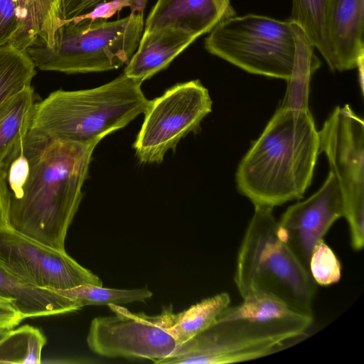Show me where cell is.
Here are the masks:
<instances>
[{
    "label": "cell",
    "mask_w": 364,
    "mask_h": 364,
    "mask_svg": "<svg viewBox=\"0 0 364 364\" xmlns=\"http://www.w3.org/2000/svg\"><path fill=\"white\" fill-rule=\"evenodd\" d=\"M96 146L51 140L28 128L0 165L9 200L8 226L65 250Z\"/></svg>",
    "instance_id": "6da1fadb"
},
{
    "label": "cell",
    "mask_w": 364,
    "mask_h": 364,
    "mask_svg": "<svg viewBox=\"0 0 364 364\" xmlns=\"http://www.w3.org/2000/svg\"><path fill=\"white\" fill-rule=\"evenodd\" d=\"M320 154L309 107L281 105L241 160L238 191L255 206L273 208L303 198Z\"/></svg>",
    "instance_id": "7a4b0ae2"
},
{
    "label": "cell",
    "mask_w": 364,
    "mask_h": 364,
    "mask_svg": "<svg viewBox=\"0 0 364 364\" xmlns=\"http://www.w3.org/2000/svg\"><path fill=\"white\" fill-rule=\"evenodd\" d=\"M141 84L124 73L101 86L58 90L35 103L28 129L51 140L95 144L144 113Z\"/></svg>",
    "instance_id": "3957f363"
},
{
    "label": "cell",
    "mask_w": 364,
    "mask_h": 364,
    "mask_svg": "<svg viewBox=\"0 0 364 364\" xmlns=\"http://www.w3.org/2000/svg\"><path fill=\"white\" fill-rule=\"evenodd\" d=\"M234 282L242 298L265 291L301 313L313 315L316 284L279 237L273 208L255 207L238 250Z\"/></svg>",
    "instance_id": "277c9868"
},
{
    "label": "cell",
    "mask_w": 364,
    "mask_h": 364,
    "mask_svg": "<svg viewBox=\"0 0 364 364\" xmlns=\"http://www.w3.org/2000/svg\"><path fill=\"white\" fill-rule=\"evenodd\" d=\"M144 29V14L119 20L64 21L54 44L33 42L25 51L36 68L67 74L102 72L127 65Z\"/></svg>",
    "instance_id": "5b68a950"
},
{
    "label": "cell",
    "mask_w": 364,
    "mask_h": 364,
    "mask_svg": "<svg viewBox=\"0 0 364 364\" xmlns=\"http://www.w3.org/2000/svg\"><path fill=\"white\" fill-rule=\"evenodd\" d=\"M206 50L252 74L291 80L296 73L291 23L247 14L230 17L205 38Z\"/></svg>",
    "instance_id": "8992f818"
},
{
    "label": "cell",
    "mask_w": 364,
    "mask_h": 364,
    "mask_svg": "<svg viewBox=\"0 0 364 364\" xmlns=\"http://www.w3.org/2000/svg\"><path fill=\"white\" fill-rule=\"evenodd\" d=\"M312 326L216 320L201 333L177 346L157 364H225L255 360L301 341L308 336Z\"/></svg>",
    "instance_id": "52a82bcc"
},
{
    "label": "cell",
    "mask_w": 364,
    "mask_h": 364,
    "mask_svg": "<svg viewBox=\"0 0 364 364\" xmlns=\"http://www.w3.org/2000/svg\"><path fill=\"white\" fill-rule=\"evenodd\" d=\"M343 200L344 215L355 251L364 245V122L348 105L336 107L318 131Z\"/></svg>",
    "instance_id": "ba28073f"
},
{
    "label": "cell",
    "mask_w": 364,
    "mask_h": 364,
    "mask_svg": "<svg viewBox=\"0 0 364 364\" xmlns=\"http://www.w3.org/2000/svg\"><path fill=\"white\" fill-rule=\"evenodd\" d=\"M212 111L208 90L199 80L178 83L149 100L141 129L133 144L141 164H160L181 139L196 132Z\"/></svg>",
    "instance_id": "9c48e42d"
},
{
    "label": "cell",
    "mask_w": 364,
    "mask_h": 364,
    "mask_svg": "<svg viewBox=\"0 0 364 364\" xmlns=\"http://www.w3.org/2000/svg\"><path fill=\"white\" fill-rule=\"evenodd\" d=\"M108 306L114 315L95 317L90 325L86 341L95 353L157 363L176 348V342L170 333L174 316L171 306L154 316L133 313L117 304Z\"/></svg>",
    "instance_id": "30bf717a"
},
{
    "label": "cell",
    "mask_w": 364,
    "mask_h": 364,
    "mask_svg": "<svg viewBox=\"0 0 364 364\" xmlns=\"http://www.w3.org/2000/svg\"><path fill=\"white\" fill-rule=\"evenodd\" d=\"M0 264L26 282L52 290L82 285L102 286L97 275L78 264L65 250L38 242L0 225Z\"/></svg>",
    "instance_id": "8fae6325"
},
{
    "label": "cell",
    "mask_w": 364,
    "mask_h": 364,
    "mask_svg": "<svg viewBox=\"0 0 364 364\" xmlns=\"http://www.w3.org/2000/svg\"><path fill=\"white\" fill-rule=\"evenodd\" d=\"M344 215L342 193L329 171L321 187L306 200L289 206L278 223V233L309 271L314 245Z\"/></svg>",
    "instance_id": "7c38bea8"
},
{
    "label": "cell",
    "mask_w": 364,
    "mask_h": 364,
    "mask_svg": "<svg viewBox=\"0 0 364 364\" xmlns=\"http://www.w3.org/2000/svg\"><path fill=\"white\" fill-rule=\"evenodd\" d=\"M234 16L230 0H158L144 29L174 28L198 38Z\"/></svg>",
    "instance_id": "4fadbf2b"
},
{
    "label": "cell",
    "mask_w": 364,
    "mask_h": 364,
    "mask_svg": "<svg viewBox=\"0 0 364 364\" xmlns=\"http://www.w3.org/2000/svg\"><path fill=\"white\" fill-rule=\"evenodd\" d=\"M364 0H332L328 16V36L334 71L357 68L364 60Z\"/></svg>",
    "instance_id": "5bb4252c"
},
{
    "label": "cell",
    "mask_w": 364,
    "mask_h": 364,
    "mask_svg": "<svg viewBox=\"0 0 364 364\" xmlns=\"http://www.w3.org/2000/svg\"><path fill=\"white\" fill-rule=\"evenodd\" d=\"M196 37L174 28L144 29L124 74L139 83L165 69Z\"/></svg>",
    "instance_id": "9a60e30c"
},
{
    "label": "cell",
    "mask_w": 364,
    "mask_h": 364,
    "mask_svg": "<svg viewBox=\"0 0 364 364\" xmlns=\"http://www.w3.org/2000/svg\"><path fill=\"white\" fill-rule=\"evenodd\" d=\"M0 298L9 301L24 318L64 314L81 309L58 291L33 286L0 264Z\"/></svg>",
    "instance_id": "2e32d148"
},
{
    "label": "cell",
    "mask_w": 364,
    "mask_h": 364,
    "mask_svg": "<svg viewBox=\"0 0 364 364\" xmlns=\"http://www.w3.org/2000/svg\"><path fill=\"white\" fill-rule=\"evenodd\" d=\"M237 305L225 309L216 320H244L264 324L314 323V316L301 313L274 294L256 291Z\"/></svg>",
    "instance_id": "e0dca14e"
},
{
    "label": "cell",
    "mask_w": 364,
    "mask_h": 364,
    "mask_svg": "<svg viewBox=\"0 0 364 364\" xmlns=\"http://www.w3.org/2000/svg\"><path fill=\"white\" fill-rule=\"evenodd\" d=\"M63 0H16L23 25L21 49L33 42L52 46L63 23Z\"/></svg>",
    "instance_id": "ac0fdd59"
},
{
    "label": "cell",
    "mask_w": 364,
    "mask_h": 364,
    "mask_svg": "<svg viewBox=\"0 0 364 364\" xmlns=\"http://www.w3.org/2000/svg\"><path fill=\"white\" fill-rule=\"evenodd\" d=\"M332 0H292L289 21L303 31L311 45L334 71V59L328 36V16Z\"/></svg>",
    "instance_id": "d6986e66"
},
{
    "label": "cell",
    "mask_w": 364,
    "mask_h": 364,
    "mask_svg": "<svg viewBox=\"0 0 364 364\" xmlns=\"http://www.w3.org/2000/svg\"><path fill=\"white\" fill-rule=\"evenodd\" d=\"M230 302L229 294L221 292L204 299L180 313H174L170 333L176 346L210 326Z\"/></svg>",
    "instance_id": "ffe728a7"
},
{
    "label": "cell",
    "mask_w": 364,
    "mask_h": 364,
    "mask_svg": "<svg viewBox=\"0 0 364 364\" xmlns=\"http://www.w3.org/2000/svg\"><path fill=\"white\" fill-rule=\"evenodd\" d=\"M35 103L34 91L29 86L0 107V165L27 131Z\"/></svg>",
    "instance_id": "44dd1931"
},
{
    "label": "cell",
    "mask_w": 364,
    "mask_h": 364,
    "mask_svg": "<svg viewBox=\"0 0 364 364\" xmlns=\"http://www.w3.org/2000/svg\"><path fill=\"white\" fill-rule=\"evenodd\" d=\"M36 66L26 52L11 45L0 47V107L31 86Z\"/></svg>",
    "instance_id": "7402d4cb"
},
{
    "label": "cell",
    "mask_w": 364,
    "mask_h": 364,
    "mask_svg": "<svg viewBox=\"0 0 364 364\" xmlns=\"http://www.w3.org/2000/svg\"><path fill=\"white\" fill-rule=\"evenodd\" d=\"M46 343V336L33 326L11 329L0 344V363H41Z\"/></svg>",
    "instance_id": "603a6c76"
},
{
    "label": "cell",
    "mask_w": 364,
    "mask_h": 364,
    "mask_svg": "<svg viewBox=\"0 0 364 364\" xmlns=\"http://www.w3.org/2000/svg\"><path fill=\"white\" fill-rule=\"evenodd\" d=\"M58 291L75 299L81 308L90 305H121L135 301H144L153 295L147 288L119 289L94 285H82Z\"/></svg>",
    "instance_id": "cb8c5ba5"
},
{
    "label": "cell",
    "mask_w": 364,
    "mask_h": 364,
    "mask_svg": "<svg viewBox=\"0 0 364 364\" xmlns=\"http://www.w3.org/2000/svg\"><path fill=\"white\" fill-rule=\"evenodd\" d=\"M309 272L314 283L321 287L336 284L341 278V262L324 239L320 240L312 250Z\"/></svg>",
    "instance_id": "d4e9b609"
},
{
    "label": "cell",
    "mask_w": 364,
    "mask_h": 364,
    "mask_svg": "<svg viewBox=\"0 0 364 364\" xmlns=\"http://www.w3.org/2000/svg\"><path fill=\"white\" fill-rule=\"evenodd\" d=\"M21 23L16 0H0V47L11 45L21 50Z\"/></svg>",
    "instance_id": "484cf974"
},
{
    "label": "cell",
    "mask_w": 364,
    "mask_h": 364,
    "mask_svg": "<svg viewBox=\"0 0 364 364\" xmlns=\"http://www.w3.org/2000/svg\"><path fill=\"white\" fill-rule=\"evenodd\" d=\"M134 0H112L100 4L90 12L77 16L73 19L75 21H81L83 19H90L91 21L97 19L107 20L123 8H130Z\"/></svg>",
    "instance_id": "4316f807"
},
{
    "label": "cell",
    "mask_w": 364,
    "mask_h": 364,
    "mask_svg": "<svg viewBox=\"0 0 364 364\" xmlns=\"http://www.w3.org/2000/svg\"><path fill=\"white\" fill-rule=\"evenodd\" d=\"M110 1L112 0H63V20H70L89 13L99 4Z\"/></svg>",
    "instance_id": "83f0119b"
},
{
    "label": "cell",
    "mask_w": 364,
    "mask_h": 364,
    "mask_svg": "<svg viewBox=\"0 0 364 364\" xmlns=\"http://www.w3.org/2000/svg\"><path fill=\"white\" fill-rule=\"evenodd\" d=\"M23 319L11 302L0 298V329H12Z\"/></svg>",
    "instance_id": "f1b7e54d"
},
{
    "label": "cell",
    "mask_w": 364,
    "mask_h": 364,
    "mask_svg": "<svg viewBox=\"0 0 364 364\" xmlns=\"http://www.w3.org/2000/svg\"><path fill=\"white\" fill-rule=\"evenodd\" d=\"M9 200L2 171L0 168V225H8Z\"/></svg>",
    "instance_id": "f546056e"
},
{
    "label": "cell",
    "mask_w": 364,
    "mask_h": 364,
    "mask_svg": "<svg viewBox=\"0 0 364 364\" xmlns=\"http://www.w3.org/2000/svg\"><path fill=\"white\" fill-rule=\"evenodd\" d=\"M10 330L11 329H0V344L7 336Z\"/></svg>",
    "instance_id": "4dcf8cb0"
}]
</instances>
